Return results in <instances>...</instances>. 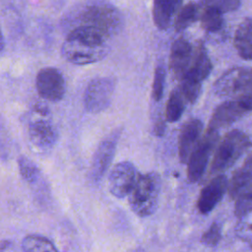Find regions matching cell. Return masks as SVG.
Masks as SVG:
<instances>
[{
	"mask_svg": "<svg viewBox=\"0 0 252 252\" xmlns=\"http://www.w3.org/2000/svg\"><path fill=\"white\" fill-rule=\"evenodd\" d=\"M251 94L239 95L236 99L226 100L215 109L210 119L208 129L218 131L221 127L229 126L246 115L251 110Z\"/></svg>",
	"mask_w": 252,
	"mask_h": 252,
	"instance_id": "8992f818",
	"label": "cell"
},
{
	"mask_svg": "<svg viewBox=\"0 0 252 252\" xmlns=\"http://www.w3.org/2000/svg\"><path fill=\"white\" fill-rule=\"evenodd\" d=\"M199 5L200 7H202V9L211 8L223 14L226 12H232L237 10L241 5V1L240 0H200Z\"/></svg>",
	"mask_w": 252,
	"mask_h": 252,
	"instance_id": "d4e9b609",
	"label": "cell"
},
{
	"mask_svg": "<svg viewBox=\"0 0 252 252\" xmlns=\"http://www.w3.org/2000/svg\"><path fill=\"white\" fill-rule=\"evenodd\" d=\"M201 27L210 33L220 32L224 27L222 14L211 8H204L200 16Z\"/></svg>",
	"mask_w": 252,
	"mask_h": 252,
	"instance_id": "ffe728a7",
	"label": "cell"
},
{
	"mask_svg": "<svg viewBox=\"0 0 252 252\" xmlns=\"http://www.w3.org/2000/svg\"><path fill=\"white\" fill-rule=\"evenodd\" d=\"M29 136L31 142L40 148H51L57 140V132L54 126L47 120H35L29 126Z\"/></svg>",
	"mask_w": 252,
	"mask_h": 252,
	"instance_id": "9a60e30c",
	"label": "cell"
},
{
	"mask_svg": "<svg viewBox=\"0 0 252 252\" xmlns=\"http://www.w3.org/2000/svg\"><path fill=\"white\" fill-rule=\"evenodd\" d=\"M212 69L213 64L208 55L207 49L204 43L202 41H199L196 45L195 51L192 54V59L187 74L202 82L210 75Z\"/></svg>",
	"mask_w": 252,
	"mask_h": 252,
	"instance_id": "ac0fdd59",
	"label": "cell"
},
{
	"mask_svg": "<svg viewBox=\"0 0 252 252\" xmlns=\"http://www.w3.org/2000/svg\"><path fill=\"white\" fill-rule=\"evenodd\" d=\"M252 180V159L249 155L241 167H239L232 175L227 184L228 194L231 199H235L243 192L251 190Z\"/></svg>",
	"mask_w": 252,
	"mask_h": 252,
	"instance_id": "e0dca14e",
	"label": "cell"
},
{
	"mask_svg": "<svg viewBox=\"0 0 252 252\" xmlns=\"http://www.w3.org/2000/svg\"><path fill=\"white\" fill-rule=\"evenodd\" d=\"M252 74L249 68L234 67L220 77L213 91L218 96H231L234 94H251Z\"/></svg>",
	"mask_w": 252,
	"mask_h": 252,
	"instance_id": "52a82bcc",
	"label": "cell"
},
{
	"mask_svg": "<svg viewBox=\"0 0 252 252\" xmlns=\"http://www.w3.org/2000/svg\"><path fill=\"white\" fill-rule=\"evenodd\" d=\"M235 199L236 201L234 206V215L239 219L245 218L251 212V206H252L251 190L243 192Z\"/></svg>",
	"mask_w": 252,
	"mask_h": 252,
	"instance_id": "4316f807",
	"label": "cell"
},
{
	"mask_svg": "<svg viewBox=\"0 0 252 252\" xmlns=\"http://www.w3.org/2000/svg\"><path fill=\"white\" fill-rule=\"evenodd\" d=\"M120 132V129H116L98 145L94 153L91 167V173L94 181H98L108 169V166L111 163L115 154Z\"/></svg>",
	"mask_w": 252,
	"mask_h": 252,
	"instance_id": "8fae6325",
	"label": "cell"
},
{
	"mask_svg": "<svg viewBox=\"0 0 252 252\" xmlns=\"http://www.w3.org/2000/svg\"><path fill=\"white\" fill-rule=\"evenodd\" d=\"M233 43L238 55L242 59L246 61L252 59V23L250 18L244 19L238 26Z\"/></svg>",
	"mask_w": 252,
	"mask_h": 252,
	"instance_id": "d6986e66",
	"label": "cell"
},
{
	"mask_svg": "<svg viewBox=\"0 0 252 252\" xmlns=\"http://www.w3.org/2000/svg\"><path fill=\"white\" fill-rule=\"evenodd\" d=\"M164 130H165V125L161 120L158 121L154 126V133L156 136H162L164 134Z\"/></svg>",
	"mask_w": 252,
	"mask_h": 252,
	"instance_id": "f546056e",
	"label": "cell"
},
{
	"mask_svg": "<svg viewBox=\"0 0 252 252\" xmlns=\"http://www.w3.org/2000/svg\"><path fill=\"white\" fill-rule=\"evenodd\" d=\"M218 140L219 132L207 129L203 138L198 141L192 150L187 160V178L190 182H196L203 176Z\"/></svg>",
	"mask_w": 252,
	"mask_h": 252,
	"instance_id": "5b68a950",
	"label": "cell"
},
{
	"mask_svg": "<svg viewBox=\"0 0 252 252\" xmlns=\"http://www.w3.org/2000/svg\"><path fill=\"white\" fill-rule=\"evenodd\" d=\"M161 181L158 173L149 172L139 175L129 194L131 210L142 218L153 215L158 205Z\"/></svg>",
	"mask_w": 252,
	"mask_h": 252,
	"instance_id": "3957f363",
	"label": "cell"
},
{
	"mask_svg": "<svg viewBox=\"0 0 252 252\" xmlns=\"http://www.w3.org/2000/svg\"><path fill=\"white\" fill-rule=\"evenodd\" d=\"M250 147L249 137L240 130L228 132L216 149L210 172L221 173L231 167Z\"/></svg>",
	"mask_w": 252,
	"mask_h": 252,
	"instance_id": "277c9868",
	"label": "cell"
},
{
	"mask_svg": "<svg viewBox=\"0 0 252 252\" xmlns=\"http://www.w3.org/2000/svg\"><path fill=\"white\" fill-rule=\"evenodd\" d=\"M165 81V70L162 66H158L155 70V76L152 87V97L155 101H159L163 94Z\"/></svg>",
	"mask_w": 252,
	"mask_h": 252,
	"instance_id": "83f0119b",
	"label": "cell"
},
{
	"mask_svg": "<svg viewBox=\"0 0 252 252\" xmlns=\"http://www.w3.org/2000/svg\"><path fill=\"white\" fill-rule=\"evenodd\" d=\"M185 102L178 88L170 93L165 109V118L168 122H176L179 120L184 111Z\"/></svg>",
	"mask_w": 252,
	"mask_h": 252,
	"instance_id": "44dd1931",
	"label": "cell"
},
{
	"mask_svg": "<svg viewBox=\"0 0 252 252\" xmlns=\"http://www.w3.org/2000/svg\"><path fill=\"white\" fill-rule=\"evenodd\" d=\"M65 22L72 29L92 28L107 37L117 33L123 26L121 13L112 4L103 0H92L85 4H79L65 18Z\"/></svg>",
	"mask_w": 252,
	"mask_h": 252,
	"instance_id": "6da1fadb",
	"label": "cell"
},
{
	"mask_svg": "<svg viewBox=\"0 0 252 252\" xmlns=\"http://www.w3.org/2000/svg\"><path fill=\"white\" fill-rule=\"evenodd\" d=\"M108 37L97 30L78 27L70 30L62 45V55L75 65H87L104 58L108 52Z\"/></svg>",
	"mask_w": 252,
	"mask_h": 252,
	"instance_id": "7a4b0ae2",
	"label": "cell"
},
{
	"mask_svg": "<svg viewBox=\"0 0 252 252\" xmlns=\"http://www.w3.org/2000/svg\"><path fill=\"white\" fill-rule=\"evenodd\" d=\"M3 48H4V39H3L2 32H1V31H0V53H1V51L3 50Z\"/></svg>",
	"mask_w": 252,
	"mask_h": 252,
	"instance_id": "4dcf8cb0",
	"label": "cell"
},
{
	"mask_svg": "<svg viewBox=\"0 0 252 252\" xmlns=\"http://www.w3.org/2000/svg\"><path fill=\"white\" fill-rule=\"evenodd\" d=\"M178 90L180 91L185 101L194 103L198 99L201 93V82L186 73L180 80Z\"/></svg>",
	"mask_w": 252,
	"mask_h": 252,
	"instance_id": "cb8c5ba5",
	"label": "cell"
},
{
	"mask_svg": "<svg viewBox=\"0 0 252 252\" xmlns=\"http://www.w3.org/2000/svg\"><path fill=\"white\" fill-rule=\"evenodd\" d=\"M114 91V83L109 78H97L87 87L84 103L89 112L97 113L104 110L111 101Z\"/></svg>",
	"mask_w": 252,
	"mask_h": 252,
	"instance_id": "ba28073f",
	"label": "cell"
},
{
	"mask_svg": "<svg viewBox=\"0 0 252 252\" xmlns=\"http://www.w3.org/2000/svg\"><path fill=\"white\" fill-rule=\"evenodd\" d=\"M35 86L38 94L49 101L60 100L66 90L63 75L52 67L43 68L37 73Z\"/></svg>",
	"mask_w": 252,
	"mask_h": 252,
	"instance_id": "9c48e42d",
	"label": "cell"
},
{
	"mask_svg": "<svg viewBox=\"0 0 252 252\" xmlns=\"http://www.w3.org/2000/svg\"><path fill=\"white\" fill-rule=\"evenodd\" d=\"M202 131L203 122L200 119H190L182 126L178 140V154L181 162H187L192 150L200 140Z\"/></svg>",
	"mask_w": 252,
	"mask_h": 252,
	"instance_id": "5bb4252c",
	"label": "cell"
},
{
	"mask_svg": "<svg viewBox=\"0 0 252 252\" xmlns=\"http://www.w3.org/2000/svg\"><path fill=\"white\" fill-rule=\"evenodd\" d=\"M182 1L183 0H154L153 20L158 29H168L173 17L180 9Z\"/></svg>",
	"mask_w": 252,
	"mask_h": 252,
	"instance_id": "2e32d148",
	"label": "cell"
},
{
	"mask_svg": "<svg viewBox=\"0 0 252 252\" xmlns=\"http://www.w3.org/2000/svg\"><path fill=\"white\" fill-rule=\"evenodd\" d=\"M22 250L23 252H58L51 241L35 234L27 235L23 239Z\"/></svg>",
	"mask_w": 252,
	"mask_h": 252,
	"instance_id": "7402d4cb",
	"label": "cell"
},
{
	"mask_svg": "<svg viewBox=\"0 0 252 252\" xmlns=\"http://www.w3.org/2000/svg\"><path fill=\"white\" fill-rule=\"evenodd\" d=\"M221 238V226L219 222H213L208 230L203 233L201 242L209 247H215L218 245Z\"/></svg>",
	"mask_w": 252,
	"mask_h": 252,
	"instance_id": "f1b7e54d",
	"label": "cell"
},
{
	"mask_svg": "<svg viewBox=\"0 0 252 252\" xmlns=\"http://www.w3.org/2000/svg\"><path fill=\"white\" fill-rule=\"evenodd\" d=\"M198 5L194 2H189L179 9V12L174 21V29L176 32H182L191 26L197 19Z\"/></svg>",
	"mask_w": 252,
	"mask_h": 252,
	"instance_id": "603a6c76",
	"label": "cell"
},
{
	"mask_svg": "<svg viewBox=\"0 0 252 252\" xmlns=\"http://www.w3.org/2000/svg\"><path fill=\"white\" fill-rule=\"evenodd\" d=\"M192 54V46L187 39L179 37L172 43L169 56V68L177 80L180 81L187 73Z\"/></svg>",
	"mask_w": 252,
	"mask_h": 252,
	"instance_id": "4fadbf2b",
	"label": "cell"
},
{
	"mask_svg": "<svg viewBox=\"0 0 252 252\" xmlns=\"http://www.w3.org/2000/svg\"><path fill=\"white\" fill-rule=\"evenodd\" d=\"M136 175V168L131 162L121 161L116 163L110 170L108 176L110 193L117 198H123L129 195L135 185Z\"/></svg>",
	"mask_w": 252,
	"mask_h": 252,
	"instance_id": "30bf717a",
	"label": "cell"
},
{
	"mask_svg": "<svg viewBox=\"0 0 252 252\" xmlns=\"http://www.w3.org/2000/svg\"><path fill=\"white\" fill-rule=\"evenodd\" d=\"M18 165H19L20 173L26 181L32 183L38 179L39 169L33 163L32 160H31L25 156H21L18 158Z\"/></svg>",
	"mask_w": 252,
	"mask_h": 252,
	"instance_id": "484cf974",
	"label": "cell"
},
{
	"mask_svg": "<svg viewBox=\"0 0 252 252\" xmlns=\"http://www.w3.org/2000/svg\"><path fill=\"white\" fill-rule=\"evenodd\" d=\"M228 180L224 174H218L202 189L197 206L201 214H209L220 202L227 190Z\"/></svg>",
	"mask_w": 252,
	"mask_h": 252,
	"instance_id": "7c38bea8",
	"label": "cell"
}]
</instances>
